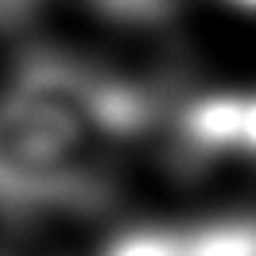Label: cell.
I'll list each match as a JSON object with an SVG mask.
<instances>
[{"label": "cell", "mask_w": 256, "mask_h": 256, "mask_svg": "<svg viewBox=\"0 0 256 256\" xmlns=\"http://www.w3.org/2000/svg\"><path fill=\"white\" fill-rule=\"evenodd\" d=\"M86 136L8 94L0 101V210L97 206L101 186L86 167Z\"/></svg>", "instance_id": "obj_1"}, {"label": "cell", "mask_w": 256, "mask_h": 256, "mask_svg": "<svg viewBox=\"0 0 256 256\" xmlns=\"http://www.w3.org/2000/svg\"><path fill=\"white\" fill-rule=\"evenodd\" d=\"M8 94L50 112L54 120H62L86 140L132 136L152 120V101L136 86H124L109 74H97L90 66L66 62L54 54L28 58Z\"/></svg>", "instance_id": "obj_2"}, {"label": "cell", "mask_w": 256, "mask_h": 256, "mask_svg": "<svg viewBox=\"0 0 256 256\" xmlns=\"http://www.w3.org/2000/svg\"><path fill=\"white\" fill-rule=\"evenodd\" d=\"M240 94H214L182 112V144L198 156H240Z\"/></svg>", "instance_id": "obj_3"}, {"label": "cell", "mask_w": 256, "mask_h": 256, "mask_svg": "<svg viewBox=\"0 0 256 256\" xmlns=\"http://www.w3.org/2000/svg\"><path fill=\"white\" fill-rule=\"evenodd\" d=\"M182 256H256V218H225L182 229Z\"/></svg>", "instance_id": "obj_4"}, {"label": "cell", "mask_w": 256, "mask_h": 256, "mask_svg": "<svg viewBox=\"0 0 256 256\" xmlns=\"http://www.w3.org/2000/svg\"><path fill=\"white\" fill-rule=\"evenodd\" d=\"M101 256H182V233L178 229H128Z\"/></svg>", "instance_id": "obj_5"}, {"label": "cell", "mask_w": 256, "mask_h": 256, "mask_svg": "<svg viewBox=\"0 0 256 256\" xmlns=\"http://www.w3.org/2000/svg\"><path fill=\"white\" fill-rule=\"evenodd\" d=\"M109 16L116 20H136V24H148V20H160L167 16L171 0H97Z\"/></svg>", "instance_id": "obj_6"}, {"label": "cell", "mask_w": 256, "mask_h": 256, "mask_svg": "<svg viewBox=\"0 0 256 256\" xmlns=\"http://www.w3.org/2000/svg\"><path fill=\"white\" fill-rule=\"evenodd\" d=\"M240 156H256V94H244L240 109Z\"/></svg>", "instance_id": "obj_7"}, {"label": "cell", "mask_w": 256, "mask_h": 256, "mask_svg": "<svg viewBox=\"0 0 256 256\" xmlns=\"http://www.w3.org/2000/svg\"><path fill=\"white\" fill-rule=\"evenodd\" d=\"M39 0H0V28L4 24H16V20H24L28 12H32Z\"/></svg>", "instance_id": "obj_8"}, {"label": "cell", "mask_w": 256, "mask_h": 256, "mask_svg": "<svg viewBox=\"0 0 256 256\" xmlns=\"http://www.w3.org/2000/svg\"><path fill=\"white\" fill-rule=\"evenodd\" d=\"M233 4H240V8H252V12H256V0H233Z\"/></svg>", "instance_id": "obj_9"}]
</instances>
